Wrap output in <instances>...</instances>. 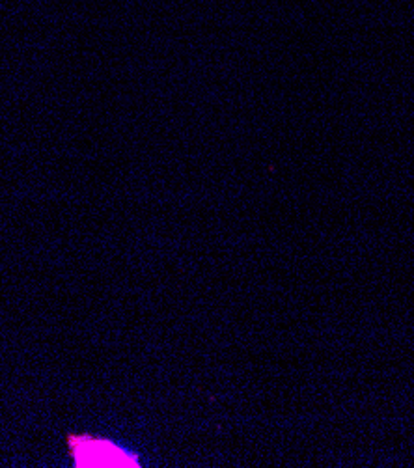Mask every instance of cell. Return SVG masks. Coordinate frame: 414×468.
I'll use <instances>...</instances> for the list:
<instances>
[{
  "mask_svg": "<svg viewBox=\"0 0 414 468\" xmlns=\"http://www.w3.org/2000/svg\"><path fill=\"white\" fill-rule=\"evenodd\" d=\"M71 455L77 466H138L134 455L109 441L90 437H69Z\"/></svg>",
  "mask_w": 414,
  "mask_h": 468,
  "instance_id": "obj_1",
  "label": "cell"
}]
</instances>
